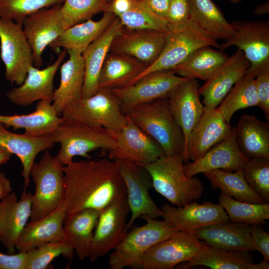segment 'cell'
<instances>
[{"label": "cell", "mask_w": 269, "mask_h": 269, "mask_svg": "<svg viewBox=\"0 0 269 269\" xmlns=\"http://www.w3.org/2000/svg\"><path fill=\"white\" fill-rule=\"evenodd\" d=\"M143 219L145 224L135 226L127 232L114 249L109 260L110 269H123L125 267L139 269L141 258L146 251L177 231L164 220Z\"/></svg>", "instance_id": "cell-8"}, {"label": "cell", "mask_w": 269, "mask_h": 269, "mask_svg": "<svg viewBox=\"0 0 269 269\" xmlns=\"http://www.w3.org/2000/svg\"><path fill=\"white\" fill-rule=\"evenodd\" d=\"M236 128V139L249 158L269 159V124L254 116L243 115Z\"/></svg>", "instance_id": "cell-35"}, {"label": "cell", "mask_w": 269, "mask_h": 269, "mask_svg": "<svg viewBox=\"0 0 269 269\" xmlns=\"http://www.w3.org/2000/svg\"><path fill=\"white\" fill-rule=\"evenodd\" d=\"M111 0H109V2H110V1H111Z\"/></svg>", "instance_id": "cell-55"}, {"label": "cell", "mask_w": 269, "mask_h": 269, "mask_svg": "<svg viewBox=\"0 0 269 269\" xmlns=\"http://www.w3.org/2000/svg\"><path fill=\"white\" fill-rule=\"evenodd\" d=\"M183 154L163 156L143 165L149 172L152 187L172 205L182 206L199 199L204 191L201 181L188 177Z\"/></svg>", "instance_id": "cell-3"}, {"label": "cell", "mask_w": 269, "mask_h": 269, "mask_svg": "<svg viewBox=\"0 0 269 269\" xmlns=\"http://www.w3.org/2000/svg\"><path fill=\"white\" fill-rule=\"evenodd\" d=\"M204 46L219 48V44L217 40L202 30L191 19L182 23H168L164 45L160 55L128 86L152 72L171 70L195 50Z\"/></svg>", "instance_id": "cell-4"}, {"label": "cell", "mask_w": 269, "mask_h": 269, "mask_svg": "<svg viewBox=\"0 0 269 269\" xmlns=\"http://www.w3.org/2000/svg\"><path fill=\"white\" fill-rule=\"evenodd\" d=\"M55 143L53 134L34 137L15 134L7 131L0 122V146L6 148L20 159L25 189L29 186L30 169L37 155L52 148Z\"/></svg>", "instance_id": "cell-27"}, {"label": "cell", "mask_w": 269, "mask_h": 269, "mask_svg": "<svg viewBox=\"0 0 269 269\" xmlns=\"http://www.w3.org/2000/svg\"><path fill=\"white\" fill-rule=\"evenodd\" d=\"M164 221L177 231L194 232L202 227L229 221L228 215L220 204L193 201L182 206L165 204L161 207Z\"/></svg>", "instance_id": "cell-17"}, {"label": "cell", "mask_w": 269, "mask_h": 269, "mask_svg": "<svg viewBox=\"0 0 269 269\" xmlns=\"http://www.w3.org/2000/svg\"><path fill=\"white\" fill-rule=\"evenodd\" d=\"M63 118L58 115L52 100L38 102L35 111L25 115H0V122L7 129H23V134L38 137L54 134Z\"/></svg>", "instance_id": "cell-30"}, {"label": "cell", "mask_w": 269, "mask_h": 269, "mask_svg": "<svg viewBox=\"0 0 269 269\" xmlns=\"http://www.w3.org/2000/svg\"><path fill=\"white\" fill-rule=\"evenodd\" d=\"M199 88L197 79L187 78L175 86L167 97L171 113L183 133L185 146L204 110L200 100Z\"/></svg>", "instance_id": "cell-24"}, {"label": "cell", "mask_w": 269, "mask_h": 269, "mask_svg": "<svg viewBox=\"0 0 269 269\" xmlns=\"http://www.w3.org/2000/svg\"><path fill=\"white\" fill-rule=\"evenodd\" d=\"M232 37L219 44L221 50L232 46L243 51L250 63L247 72L256 76L269 62V21H239L232 23Z\"/></svg>", "instance_id": "cell-12"}, {"label": "cell", "mask_w": 269, "mask_h": 269, "mask_svg": "<svg viewBox=\"0 0 269 269\" xmlns=\"http://www.w3.org/2000/svg\"><path fill=\"white\" fill-rule=\"evenodd\" d=\"M103 13V16L98 20L90 18L67 28L49 46L56 52L62 47L66 50H74L82 53L103 33L116 17L108 11Z\"/></svg>", "instance_id": "cell-32"}, {"label": "cell", "mask_w": 269, "mask_h": 269, "mask_svg": "<svg viewBox=\"0 0 269 269\" xmlns=\"http://www.w3.org/2000/svg\"><path fill=\"white\" fill-rule=\"evenodd\" d=\"M248 159L238 146L236 128L232 127L226 138L212 147L200 158L184 164V168L189 177L215 169L232 172L240 169Z\"/></svg>", "instance_id": "cell-22"}, {"label": "cell", "mask_w": 269, "mask_h": 269, "mask_svg": "<svg viewBox=\"0 0 269 269\" xmlns=\"http://www.w3.org/2000/svg\"><path fill=\"white\" fill-rule=\"evenodd\" d=\"M116 161L125 183L131 217L127 224L130 228L138 218L156 219L163 213L151 198L149 190L152 188L151 176L144 166L123 159Z\"/></svg>", "instance_id": "cell-10"}, {"label": "cell", "mask_w": 269, "mask_h": 269, "mask_svg": "<svg viewBox=\"0 0 269 269\" xmlns=\"http://www.w3.org/2000/svg\"><path fill=\"white\" fill-rule=\"evenodd\" d=\"M250 66V62L243 51L238 49L199 88L203 106L216 108L234 85L244 76Z\"/></svg>", "instance_id": "cell-20"}, {"label": "cell", "mask_w": 269, "mask_h": 269, "mask_svg": "<svg viewBox=\"0 0 269 269\" xmlns=\"http://www.w3.org/2000/svg\"><path fill=\"white\" fill-rule=\"evenodd\" d=\"M33 195L24 190L19 199L12 191L0 201V242L9 254L15 253L17 241L30 219Z\"/></svg>", "instance_id": "cell-23"}, {"label": "cell", "mask_w": 269, "mask_h": 269, "mask_svg": "<svg viewBox=\"0 0 269 269\" xmlns=\"http://www.w3.org/2000/svg\"><path fill=\"white\" fill-rule=\"evenodd\" d=\"M61 117L105 129L115 138L128 121L119 98L110 89L100 88L93 95L81 98L68 106Z\"/></svg>", "instance_id": "cell-6"}, {"label": "cell", "mask_w": 269, "mask_h": 269, "mask_svg": "<svg viewBox=\"0 0 269 269\" xmlns=\"http://www.w3.org/2000/svg\"><path fill=\"white\" fill-rule=\"evenodd\" d=\"M207 244L194 232L176 231L170 237L151 247L141 258L139 269H172L193 259Z\"/></svg>", "instance_id": "cell-11"}, {"label": "cell", "mask_w": 269, "mask_h": 269, "mask_svg": "<svg viewBox=\"0 0 269 269\" xmlns=\"http://www.w3.org/2000/svg\"><path fill=\"white\" fill-rule=\"evenodd\" d=\"M248 185L269 203V159L249 158L241 167Z\"/></svg>", "instance_id": "cell-45"}, {"label": "cell", "mask_w": 269, "mask_h": 269, "mask_svg": "<svg viewBox=\"0 0 269 269\" xmlns=\"http://www.w3.org/2000/svg\"><path fill=\"white\" fill-rule=\"evenodd\" d=\"M67 213L64 204L48 215L27 223L15 245L18 252H28L38 246L66 239L64 221Z\"/></svg>", "instance_id": "cell-28"}, {"label": "cell", "mask_w": 269, "mask_h": 269, "mask_svg": "<svg viewBox=\"0 0 269 269\" xmlns=\"http://www.w3.org/2000/svg\"><path fill=\"white\" fill-rule=\"evenodd\" d=\"M219 204L226 211L229 220L251 225L263 224L269 219V204L250 203L237 200L222 192L219 197Z\"/></svg>", "instance_id": "cell-40"}, {"label": "cell", "mask_w": 269, "mask_h": 269, "mask_svg": "<svg viewBox=\"0 0 269 269\" xmlns=\"http://www.w3.org/2000/svg\"><path fill=\"white\" fill-rule=\"evenodd\" d=\"M165 32L150 29H129L113 39L109 52L131 56L148 66L159 57L165 43Z\"/></svg>", "instance_id": "cell-21"}, {"label": "cell", "mask_w": 269, "mask_h": 269, "mask_svg": "<svg viewBox=\"0 0 269 269\" xmlns=\"http://www.w3.org/2000/svg\"><path fill=\"white\" fill-rule=\"evenodd\" d=\"M0 49L5 79L20 85L33 65L32 49L21 24L0 17Z\"/></svg>", "instance_id": "cell-9"}, {"label": "cell", "mask_w": 269, "mask_h": 269, "mask_svg": "<svg viewBox=\"0 0 269 269\" xmlns=\"http://www.w3.org/2000/svg\"><path fill=\"white\" fill-rule=\"evenodd\" d=\"M109 0H65L61 12L65 29L106 11Z\"/></svg>", "instance_id": "cell-42"}, {"label": "cell", "mask_w": 269, "mask_h": 269, "mask_svg": "<svg viewBox=\"0 0 269 269\" xmlns=\"http://www.w3.org/2000/svg\"><path fill=\"white\" fill-rule=\"evenodd\" d=\"M64 165L56 156L45 150L38 162L32 164L30 176L35 184L32 196L30 221L40 219L64 204L65 183Z\"/></svg>", "instance_id": "cell-5"}, {"label": "cell", "mask_w": 269, "mask_h": 269, "mask_svg": "<svg viewBox=\"0 0 269 269\" xmlns=\"http://www.w3.org/2000/svg\"><path fill=\"white\" fill-rule=\"evenodd\" d=\"M66 54L67 50L64 49L53 64L44 69L31 66L23 82L8 91L6 94L7 98L12 103L23 107H28L37 101L52 100L54 77Z\"/></svg>", "instance_id": "cell-19"}, {"label": "cell", "mask_w": 269, "mask_h": 269, "mask_svg": "<svg viewBox=\"0 0 269 269\" xmlns=\"http://www.w3.org/2000/svg\"><path fill=\"white\" fill-rule=\"evenodd\" d=\"M255 77L246 72L216 108L227 123L230 124L232 116L237 111L258 106Z\"/></svg>", "instance_id": "cell-39"}, {"label": "cell", "mask_w": 269, "mask_h": 269, "mask_svg": "<svg viewBox=\"0 0 269 269\" xmlns=\"http://www.w3.org/2000/svg\"><path fill=\"white\" fill-rule=\"evenodd\" d=\"M65 0H0V17L21 24L28 15L41 9L63 3Z\"/></svg>", "instance_id": "cell-44"}, {"label": "cell", "mask_w": 269, "mask_h": 269, "mask_svg": "<svg viewBox=\"0 0 269 269\" xmlns=\"http://www.w3.org/2000/svg\"><path fill=\"white\" fill-rule=\"evenodd\" d=\"M232 127L216 108L204 107L203 113L188 138L183 153L184 163L202 157L212 147L226 138Z\"/></svg>", "instance_id": "cell-18"}, {"label": "cell", "mask_w": 269, "mask_h": 269, "mask_svg": "<svg viewBox=\"0 0 269 269\" xmlns=\"http://www.w3.org/2000/svg\"><path fill=\"white\" fill-rule=\"evenodd\" d=\"M190 19L202 30L214 39L225 41L234 34L229 23L212 0H189Z\"/></svg>", "instance_id": "cell-37"}, {"label": "cell", "mask_w": 269, "mask_h": 269, "mask_svg": "<svg viewBox=\"0 0 269 269\" xmlns=\"http://www.w3.org/2000/svg\"><path fill=\"white\" fill-rule=\"evenodd\" d=\"M140 0L154 13L165 19L171 0Z\"/></svg>", "instance_id": "cell-50"}, {"label": "cell", "mask_w": 269, "mask_h": 269, "mask_svg": "<svg viewBox=\"0 0 269 269\" xmlns=\"http://www.w3.org/2000/svg\"><path fill=\"white\" fill-rule=\"evenodd\" d=\"M27 252L15 254L0 253V269H26Z\"/></svg>", "instance_id": "cell-49"}, {"label": "cell", "mask_w": 269, "mask_h": 269, "mask_svg": "<svg viewBox=\"0 0 269 269\" xmlns=\"http://www.w3.org/2000/svg\"><path fill=\"white\" fill-rule=\"evenodd\" d=\"M252 225L230 220L196 229L194 235L207 245L228 250L255 251L250 237Z\"/></svg>", "instance_id": "cell-26"}, {"label": "cell", "mask_w": 269, "mask_h": 269, "mask_svg": "<svg viewBox=\"0 0 269 269\" xmlns=\"http://www.w3.org/2000/svg\"><path fill=\"white\" fill-rule=\"evenodd\" d=\"M67 213L86 209L102 211L126 188L114 160L102 158L72 161L64 166Z\"/></svg>", "instance_id": "cell-1"}, {"label": "cell", "mask_w": 269, "mask_h": 269, "mask_svg": "<svg viewBox=\"0 0 269 269\" xmlns=\"http://www.w3.org/2000/svg\"><path fill=\"white\" fill-rule=\"evenodd\" d=\"M182 263L178 269L203 266L214 269H269V264L263 260L254 264L250 252L228 250L206 245L190 261Z\"/></svg>", "instance_id": "cell-31"}, {"label": "cell", "mask_w": 269, "mask_h": 269, "mask_svg": "<svg viewBox=\"0 0 269 269\" xmlns=\"http://www.w3.org/2000/svg\"><path fill=\"white\" fill-rule=\"evenodd\" d=\"M101 211L86 209L66 213L64 221L66 239L81 261L88 258L93 231Z\"/></svg>", "instance_id": "cell-34"}, {"label": "cell", "mask_w": 269, "mask_h": 269, "mask_svg": "<svg viewBox=\"0 0 269 269\" xmlns=\"http://www.w3.org/2000/svg\"><path fill=\"white\" fill-rule=\"evenodd\" d=\"M22 27L32 49L33 64L40 68L45 48L66 30L61 5L43 8L28 15L24 19Z\"/></svg>", "instance_id": "cell-15"}, {"label": "cell", "mask_w": 269, "mask_h": 269, "mask_svg": "<svg viewBox=\"0 0 269 269\" xmlns=\"http://www.w3.org/2000/svg\"><path fill=\"white\" fill-rule=\"evenodd\" d=\"M242 0H230V2L234 3L237 4L241 2Z\"/></svg>", "instance_id": "cell-54"}, {"label": "cell", "mask_w": 269, "mask_h": 269, "mask_svg": "<svg viewBox=\"0 0 269 269\" xmlns=\"http://www.w3.org/2000/svg\"><path fill=\"white\" fill-rule=\"evenodd\" d=\"M228 55L211 46L200 47L171 70L179 76L207 80L226 61Z\"/></svg>", "instance_id": "cell-36"}, {"label": "cell", "mask_w": 269, "mask_h": 269, "mask_svg": "<svg viewBox=\"0 0 269 269\" xmlns=\"http://www.w3.org/2000/svg\"><path fill=\"white\" fill-rule=\"evenodd\" d=\"M12 153L6 148L0 146V166L5 164L10 158Z\"/></svg>", "instance_id": "cell-52"}, {"label": "cell", "mask_w": 269, "mask_h": 269, "mask_svg": "<svg viewBox=\"0 0 269 269\" xmlns=\"http://www.w3.org/2000/svg\"><path fill=\"white\" fill-rule=\"evenodd\" d=\"M74 251L67 239L41 244L27 252L26 269H45L56 258L61 255L71 259Z\"/></svg>", "instance_id": "cell-43"}, {"label": "cell", "mask_w": 269, "mask_h": 269, "mask_svg": "<svg viewBox=\"0 0 269 269\" xmlns=\"http://www.w3.org/2000/svg\"><path fill=\"white\" fill-rule=\"evenodd\" d=\"M258 107L269 120V62L265 64L255 78Z\"/></svg>", "instance_id": "cell-46"}, {"label": "cell", "mask_w": 269, "mask_h": 269, "mask_svg": "<svg viewBox=\"0 0 269 269\" xmlns=\"http://www.w3.org/2000/svg\"><path fill=\"white\" fill-rule=\"evenodd\" d=\"M186 79L172 70H158L146 74L131 85L111 90L120 99L122 111L126 115L137 105L167 97Z\"/></svg>", "instance_id": "cell-14"}, {"label": "cell", "mask_w": 269, "mask_h": 269, "mask_svg": "<svg viewBox=\"0 0 269 269\" xmlns=\"http://www.w3.org/2000/svg\"><path fill=\"white\" fill-rule=\"evenodd\" d=\"M269 12V2L267 1L256 7L254 10L255 14L261 15L268 14Z\"/></svg>", "instance_id": "cell-53"}, {"label": "cell", "mask_w": 269, "mask_h": 269, "mask_svg": "<svg viewBox=\"0 0 269 269\" xmlns=\"http://www.w3.org/2000/svg\"><path fill=\"white\" fill-rule=\"evenodd\" d=\"M190 19L189 0H171L165 19L168 23H179Z\"/></svg>", "instance_id": "cell-47"}, {"label": "cell", "mask_w": 269, "mask_h": 269, "mask_svg": "<svg viewBox=\"0 0 269 269\" xmlns=\"http://www.w3.org/2000/svg\"><path fill=\"white\" fill-rule=\"evenodd\" d=\"M124 28L120 19L116 16L103 33L82 53L85 76L81 98L90 97L99 90V79L102 65L113 39Z\"/></svg>", "instance_id": "cell-25"}, {"label": "cell", "mask_w": 269, "mask_h": 269, "mask_svg": "<svg viewBox=\"0 0 269 269\" xmlns=\"http://www.w3.org/2000/svg\"><path fill=\"white\" fill-rule=\"evenodd\" d=\"M147 66L131 56L109 52L101 70L99 88L113 90L127 87Z\"/></svg>", "instance_id": "cell-33"}, {"label": "cell", "mask_w": 269, "mask_h": 269, "mask_svg": "<svg viewBox=\"0 0 269 269\" xmlns=\"http://www.w3.org/2000/svg\"><path fill=\"white\" fill-rule=\"evenodd\" d=\"M130 212L127 195L122 196L101 212L88 258L95 262L114 250L127 233V219Z\"/></svg>", "instance_id": "cell-13"}, {"label": "cell", "mask_w": 269, "mask_h": 269, "mask_svg": "<svg viewBox=\"0 0 269 269\" xmlns=\"http://www.w3.org/2000/svg\"><path fill=\"white\" fill-rule=\"evenodd\" d=\"M126 115L162 147L166 155L183 154L184 136L171 113L167 97L137 105Z\"/></svg>", "instance_id": "cell-2"}, {"label": "cell", "mask_w": 269, "mask_h": 269, "mask_svg": "<svg viewBox=\"0 0 269 269\" xmlns=\"http://www.w3.org/2000/svg\"><path fill=\"white\" fill-rule=\"evenodd\" d=\"M12 191L10 181L4 172H0V200L2 199Z\"/></svg>", "instance_id": "cell-51"}, {"label": "cell", "mask_w": 269, "mask_h": 269, "mask_svg": "<svg viewBox=\"0 0 269 269\" xmlns=\"http://www.w3.org/2000/svg\"><path fill=\"white\" fill-rule=\"evenodd\" d=\"M128 118L115 137L117 147L108 151L109 158L123 159L145 165L165 155L162 147Z\"/></svg>", "instance_id": "cell-16"}, {"label": "cell", "mask_w": 269, "mask_h": 269, "mask_svg": "<svg viewBox=\"0 0 269 269\" xmlns=\"http://www.w3.org/2000/svg\"><path fill=\"white\" fill-rule=\"evenodd\" d=\"M69 58L60 67L59 87L54 90L52 105L61 117L64 110L82 97L85 69L82 53L74 50H67Z\"/></svg>", "instance_id": "cell-29"}, {"label": "cell", "mask_w": 269, "mask_h": 269, "mask_svg": "<svg viewBox=\"0 0 269 269\" xmlns=\"http://www.w3.org/2000/svg\"><path fill=\"white\" fill-rule=\"evenodd\" d=\"M212 187L235 199L250 203H263L264 199L247 183L241 168L234 172L215 169L203 173Z\"/></svg>", "instance_id": "cell-38"}, {"label": "cell", "mask_w": 269, "mask_h": 269, "mask_svg": "<svg viewBox=\"0 0 269 269\" xmlns=\"http://www.w3.org/2000/svg\"><path fill=\"white\" fill-rule=\"evenodd\" d=\"M53 134L55 142L60 145L56 156L64 165L76 156L90 159L89 153L95 150L109 151L117 147L116 138L105 129L71 119L63 118Z\"/></svg>", "instance_id": "cell-7"}, {"label": "cell", "mask_w": 269, "mask_h": 269, "mask_svg": "<svg viewBox=\"0 0 269 269\" xmlns=\"http://www.w3.org/2000/svg\"><path fill=\"white\" fill-rule=\"evenodd\" d=\"M250 237L255 251H259L264 260L269 261V234L261 224L252 225Z\"/></svg>", "instance_id": "cell-48"}, {"label": "cell", "mask_w": 269, "mask_h": 269, "mask_svg": "<svg viewBox=\"0 0 269 269\" xmlns=\"http://www.w3.org/2000/svg\"><path fill=\"white\" fill-rule=\"evenodd\" d=\"M126 28L166 32L168 23L151 11L140 0H132L129 8L117 16Z\"/></svg>", "instance_id": "cell-41"}]
</instances>
